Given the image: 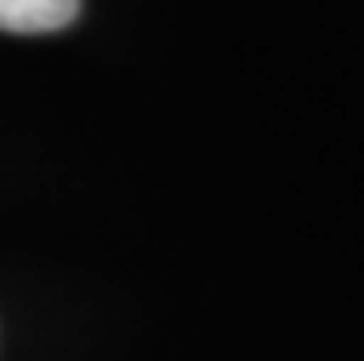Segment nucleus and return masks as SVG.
I'll return each mask as SVG.
<instances>
[{
  "label": "nucleus",
  "instance_id": "obj_1",
  "mask_svg": "<svg viewBox=\"0 0 364 361\" xmlns=\"http://www.w3.org/2000/svg\"><path fill=\"white\" fill-rule=\"evenodd\" d=\"M81 0H0V30L52 33L74 23Z\"/></svg>",
  "mask_w": 364,
  "mask_h": 361
}]
</instances>
